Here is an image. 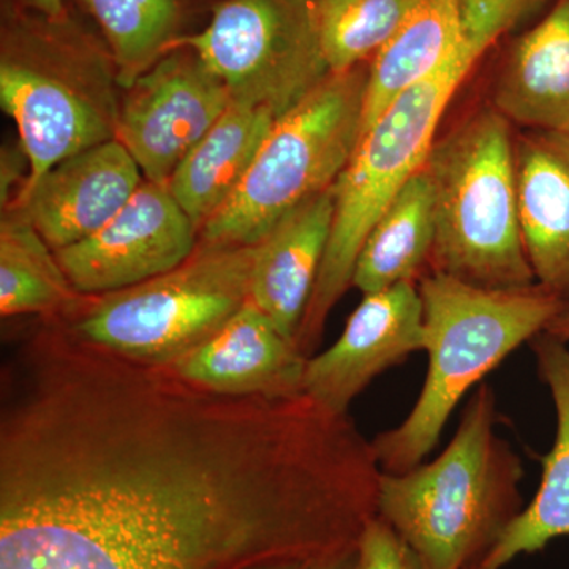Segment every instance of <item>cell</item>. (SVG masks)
I'll use <instances>...</instances> for the list:
<instances>
[{
  "instance_id": "2",
  "label": "cell",
  "mask_w": 569,
  "mask_h": 569,
  "mask_svg": "<svg viewBox=\"0 0 569 569\" xmlns=\"http://www.w3.org/2000/svg\"><path fill=\"white\" fill-rule=\"evenodd\" d=\"M496 425V395L481 385L438 458L381 473L377 516L426 569H478L523 509L522 462Z\"/></svg>"
},
{
  "instance_id": "24",
  "label": "cell",
  "mask_w": 569,
  "mask_h": 569,
  "mask_svg": "<svg viewBox=\"0 0 569 569\" xmlns=\"http://www.w3.org/2000/svg\"><path fill=\"white\" fill-rule=\"evenodd\" d=\"M418 0H313L321 50L331 73L369 63Z\"/></svg>"
},
{
  "instance_id": "21",
  "label": "cell",
  "mask_w": 569,
  "mask_h": 569,
  "mask_svg": "<svg viewBox=\"0 0 569 569\" xmlns=\"http://www.w3.org/2000/svg\"><path fill=\"white\" fill-rule=\"evenodd\" d=\"M436 239L432 183L419 170L381 213L356 260L353 287L362 295L417 282Z\"/></svg>"
},
{
  "instance_id": "1",
  "label": "cell",
  "mask_w": 569,
  "mask_h": 569,
  "mask_svg": "<svg viewBox=\"0 0 569 569\" xmlns=\"http://www.w3.org/2000/svg\"><path fill=\"white\" fill-rule=\"evenodd\" d=\"M380 463L306 395L231 397L51 320L2 367L0 569H250L358 548Z\"/></svg>"
},
{
  "instance_id": "25",
  "label": "cell",
  "mask_w": 569,
  "mask_h": 569,
  "mask_svg": "<svg viewBox=\"0 0 569 569\" xmlns=\"http://www.w3.org/2000/svg\"><path fill=\"white\" fill-rule=\"evenodd\" d=\"M359 569H426L413 549L395 529L376 516L358 542Z\"/></svg>"
},
{
  "instance_id": "19",
  "label": "cell",
  "mask_w": 569,
  "mask_h": 569,
  "mask_svg": "<svg viewBox=\"0 0 569 569\" xmlns=\"http://www.w3.org/2000/svg\"><path fill=\"white\" fill-rule=\"evenodd\" d=\"M456 58L481 61L467 47L458 0H418L399 31L367 63L361 137L399 97Z\"/></svg>"
},
{
  "instance_id": "9",
  "label": "cell",
  "mask_w": 569,
  "mask_h": 569,
  "mask_svg": "<svg viewBox=\"0 0 569 569\" xmlns=\"http://www.w3.org/2000/svg\"><path fill=\"white\" fill-rule=\"evenodd\" d=\"M178 47L194 51L231 100L277 118L331 74L313 0H217L206 26Z\"/></svg>"
},
{
  "instance_id": "22",
  "label": "cell",
  "mask_w": 569,
  "mask_h": 569,
  "mask_svg": "<svg viewBox=\"0 0 569 569\" xmlns=\"http://www.w3.org/2000/svg\"><path fill=\"white\" fill-rule=\"evenodd\" d=\"M84 296L77 293L54 250L18 209L0 223V313L3 318L69 317Z\"/></svg>"
},
{
  "instance_id": "11",
  "label": "cell",
  "mask_w": 569,
  "mask_h": 569,
  "mask_svg": "<svg viewBox=\"0 0 569 569\" xmlns=\"http://www.w3.org/2000/svg\"><path fill=\"white\" fill-rule=\"evenodd\" d=\"M200 244V230L167 183L144 181L97 233L56 252L82 296L114 293L178 268Z\"/></svg>"
},
{
  "instance_id": "3",
  "label": "cell",
  "mask_w": 569,
  "mask_h": 569,
  "mask_svg": "<svg viewBox=\"0 0 569 569\" xmlns=\"http://www.w3.org/2000/svg\"><path fill=\"white\" fill-rule=\"evenodd\" d=\"M0 33V103L29 163L21 197L62 160L114 140L118 73L102 36L70 9L50 18L9 0Z\"/></svg>"
},
{
  "instance_id": "27",
  "label": "cell",
  "mask_w": 569,
  "mask_h": 569,
  "mask_svg": "<svg viewBox=\"0 0 569 569\" xmlns=\"http://www.w3.org/2000/svg\"><path fill=\"white\" fill-rule=\"evenodd\" d=\"M26 9L37 11L44 17L59 18L63 17L69 10L66 0H18Z\"/></svg>"
},
{
  "instance_id": "13",
  "label": "cell",
  "mask_w": 569,
  "mask_h": 569,
  "mask_svg": "<svg viewBox=\"0 0 569 569\" xmlns=\"http://www.w3.org/2000/svg\"><path fill=\"white\" fill-rule=\"evenodd\" d=\"M140 167L118 138L62 160L17 201L54 252L104 227L144 182Z\"/></svg>"
},
{
  "instance_id": "14",
  "label": "cell",
  "mask_w": 569,
  "mask_h": 569,
  "mask_svg": "<svg viewBox=\"0 0 569 569\" xmlns=\"http://www.w3.org/2000/svg\"><path fill=\"white\" fill-rule=\"evenodd\" d=\"M307 356L252 302L164 369L194 387L231 397L302 395Z\"/></svg>"
},
{
  "instance_id": "18",
  "label": "cell",
  "mask_w": 569,
  "mask_h": 569,
  "mask_svg": "<svg viewBox=\"0 0 569 569\" xmlns=\"http://www.w3.org/2000/svg\"><path fill=\"white\" fill-rule=\"evenodd\" d=\"M538 376L556 407V440L541 458L537 493L509 523L478 569H503L519 556L539 552L553 539L569 537V347L548 332L535 337Z\"/></svg>"
},
{
  "instance_id": "23",
  "label": "cell",
  "mask_w": 569,
  "mask_h": 569,
  "mask_svg": "<svg viewBox=\"0 0 569 569\" xmlns=\"http://www.w3.org/2000/svg\"><path fill=\"white\" fill-rule=\"evenodd\" d=\"M91 18L114 61L119 86L133 84L189 36L197 0H74Z\"/></svg>"
},
{
  "instance_id": "15",
  "label": "cell",
  "mask_w": 569,
  "mask_h": 569,
  "mask_svg": "<svg viewBox=\"0 0 569 569\" xmlns=\"http://www.w3.org/2000/svg\"><path fill=\"white\" fill-rule=\"evenodd\" d=\"M515 153L520 227L535 280L569 307V134L526 130Z\"/></svg>"
},
{
  "instance_id": "20",
  "label": "cell",
  "mask_w": 569,
  "mask_h": 569,
  "mask_svg": "<svg viewBox=\"0 0 569 569\" xmlns=\"http://www.w3.org/2000/svg\"><path fill=\"white\" fill-rule=\"evenodd\" d=\"M276 119L268 108L231 100L176 168L168 189L198 230L238 189Z\"/></svg>"
},
{
  "instance_id": "10",
  "label": "cell",
  "mask_w": 569,
  "mask_h": 569,
  "mask_svg": "<svg viewBox=\"0 0 569 569\" xmlns=\"http://www.w3.org/2000/svg\"><path fill=\"white\" fill-rule=\"evenodd\" d=\"M118 138L146 181L168 183L231 102L230 92L187 47L168 51L126 89Z\"/></svg>"
},
{
  "instance_id": "26",
  "label": "cell",
  "mask_w": 569,
  "mask_h": 569,
  "mask_svg": "<svg viewBox=\"0 0 569 569\" xmlns=\"http://www.w3.org/2000/svg\"><path fill=\"white\" fill-rule=\"evenodd\" d=\"M250 569H359L358 548L310 559L271 561Z\"/></svg>"
},
{
  "instance_id": "8",
  "label": "cell",
  "mask_w": 569,
  "mask_h": 569,
  "mask_svg": "<svg viewBox=\"0 0 569 569\" xmlns=\"http://www.w3.org/2000/svg\"><path fill=\"white\" fill-rule=\"evenodd\" d=\"M253 260L254 246L200 242L178 268L114 293L84 296L58 321L89 346L167 367L249 302Z\"/></svg>"
},
{
  "instance_id": "28",
  "label": "cell",
  "mask_w": 569,
  "mask_h": 569,
  "mask_svg": "<svg viewBox=\"0 0 569 569\" xmlns=\"http://www.w3.org/2000/svg\"><path fill=\"white\" fill-rule=\"evenodd\" d=\"M545 332L569 346V309L561 312L559 317L553 318Z\"/></svg>"
},
{
  "instance_id": "12",
  "label": "cell",
  "mask_w": 569,
  "mask_h": 569,
  "mask_svg": "<svg viewBox=\"0 0 569 569\" xmlns=\"http://www.w3.org/2000/svg\"><path fill=\"white\" fill-rule=\"evenodd\" d=\"M425 348V320L417 282L366 293L339 339L307 358L302 395L348 415L351 402L380 373Z\"/></svg>"
},
{
  "instance_id": "7",
  "label": "cell",
  "mask_w": 569,
  "mask_h": 569,
  "mask_svg": "<svg viewBox=\"0 0 569 569\" xmlns=\"http://www.w3.org/2000/svg\"><path fill=\"white\" fill-rule=\"evenodd\" d=\"M367 63L331 73L276 119L252 167L200 242L257 246L288 213L332 189L361 138Z\"/></svg>"
},
{
  "instance_id": "16",
  "label": "cell",
  "mask_w": 569,
  "mask_h": 569,
  "mask_svg": "<svg viewBox=\"0 0 569 569\" xmlns=\"http://www.w3.org/2000/svg\"><path fill=\"white\" fill-rule=\"evenodd\" d=\"M492 107L526 130L569 134V0L509 41Z\"/></svg>"
},
{
  "instance_id": "4",
  "label": "cell",
  "mask_w": 569,
  "mask_h": 569,
  "mask_svg": "<svg viewBox=\"0 0 569 569\" xmlns=\"http://www.w3.org/2000/svg\"><path fill=\"white\" fill-rule=\"evenodd\" d=\"M418 290L429 369L408 417L372 440L383 473L422 463L463 396L569 309L539 283L485 288L430 271Z\"/></svg>"
},
{
  "instance_id": "6",
  "label": "cell",
  "mask_w": 569,
  "mask_h": 569,
  "mask_svg": "<svg viewBox=\"0 0 569 569\" xmlns=\"http://www.w3.org/2000/svg\"><path fill=\"white\" fill-rule=\"evenodd\" d=\"M477 62L456 58L419 82L370 127L335 186V219L312 298L296 335L302 355H313L332 307L353 283L356 260L381 213L422 170L441 118Z\"/></svg>"
},
{
  "instance_id": "17",
  "label": "cell",
  "mask_w": 569,
  "mask_h": 569,
  "mask_svg": "<svg viewBox=\"0 0 569 569\" xmlns=\"http://www.w3.org/2000/svg\"><path fill=\"white\" fill-rule=\"evenodd\" d=\"M332 219L329 189L288 213L254 246L249 301L293 342L320 274Z\"/></svg>"
},
{
  "instance_id": "5",
  "label": "cell",
  "mask_w": 569,
  "mask_h": 569,
  "mask_svg": "<svg viewBox=\"0 0 569 569\" xmlns=\"http://www.w3.org/2000/svg\"><path fill=\"white\" fill-rule=\"evenodd\" d=\"M511 126L485 108L433 142L425 163L436 216L430 271L485 288L537 283L520 227Z\"/></svg>"
}]
</instances>
